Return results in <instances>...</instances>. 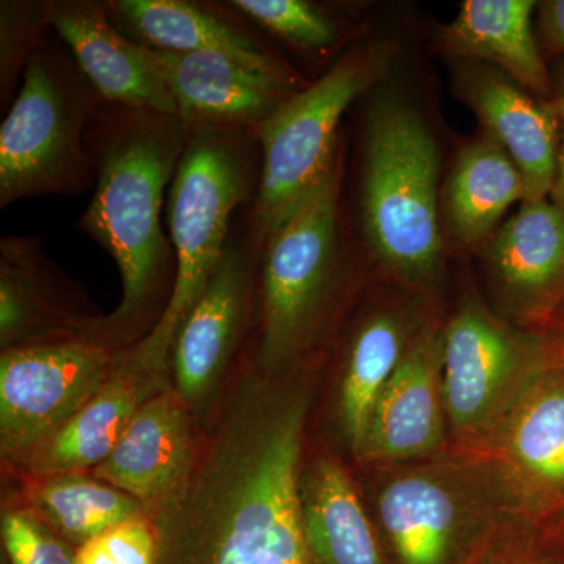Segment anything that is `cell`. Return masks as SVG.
I'll return each mask as SVG.
<instances>
[{"label":"cell","instance_id":"9c48e42d","mask_svg":"<svg viewBox=\"0 0 564 564\" xmlns=\"http://www.w3.org/2000/svg\"><path fill=\"white\" fill-rule=\"evenodd\" d=\"M113 355L95 340L6 348L0 359V441L7 455H31L113 373Z\"/></svg>","mask_w":564,"mask_h":564},{"label":"cell","instance_id":"277c9868","mask_svg":"<svg viewBox=\"0 0 564 564\" xmlns=\"http://www.w3.org/2000/svg\"><path fill=\"white\" fill-rule=\"evenodd\" d=\"M393 54L389 41L352 44L321 79L295 93L256 132L261 177L242 229L259 251L333 172L344 152L339 128L345 111L383 84Z\"/></svg>","mask_w":564,"mask_h":564},{"label":"cell","instance_id":"1f68e13d","mask_svg":"<svg viewBox=\"0 0 564 564\" xmlns=\"http://www.w3.org/2000/svg\"><path fill=\"white\" fill-rule=\"evenodd\" d=\"M538 333L543 334L551 361L564 364V303Z\"/></svg>","mask_w":564,"mask_h":564},{"label":"cell","instance_id":"d6986e66","mask_svg":"<svg viewBox=\"0 0 564 564\" xmlns=\"http://www.w3.org/2000/svg\"><path fill=\"white\" fill-rule=\"evenodd\" d=\"M533 0H466L436 33V47L456 62L494 66L538 98L554 99L552 68L538 40Z\"/></svg>","mask_w":564,"mask_h":564},{"label":"cell","instance_id":"ffe728a7","mask_svg":"<svg viewBox=\"0 0 564 564\" xmlns=\"http://www.w3.org/2000/svg\"><path fill=\"white\" fill-rule=\"evenodd\" d=\"M192 466V436L180 393L141 403L95 477L133 499L158 502L182 485Z\"/></svg>","mask_w":564,"mask_h":564},{"label":"cell","instance_id":"8992f818","mask_svg":"<svg viewBox=\"0 0 564 564\" xmlns=\"http://www.w3.org/2000/svg\"><path fill=\"white\" fill-rule=\"evenodd\" d=\"M344 152L321 187L259 251L258 359L280 369L310 350L351 261L343 206Z\"/></svg>","mask_w":564,"mask_h":564},{"label":"cell","instance_id":"9a60e30c","mask_svg":"<svg viewBox=\"0 0 564 564\" xmlns=\"http://www.w3.org/2000/svg\"><path fill=\"white\" fill-rule=\"evenodd\" d=\"M111 20L137 43L166 52H215L303 90L306 82L229 7L187 0H109Z\"/></svg>","mask_w":564,"mask_h":564},{"label":"cell","instance_id":"8fae6325","mask_svg":"<svg viewBox=\"0 0 564 564\" xmlns=\"http://www.w3.org/2000/svg\"><path fill=\"white\" fill-rule=\"evenodd\" d=\"M151 51L191 132L256 133L302 91L215 52Z\"/></svg>","mask_w":564,"mask_h":564},{"label":"cell","instance_id":"ba28073f","mask_svg":"<svg viewBox=\"0 0 564 564\" xmlns=\"http://www.w3.org/2000/svg\"><path fill=\"white\" fill-rule=\"evenodd\" d=\"M543 334L494 314L467 296L443 328V399L464 440L497 436L549 366Z\"/></svg>","mask_w":564,"mask_h":564},{"label":"cell","instance_id":"44dd1931","mask_svg":"<svg viewBox=\"0 0 564 564\" xmlns=\"http://www.w3.org/2000/svg\"><path fill=\"white\" fill-rule=\"evenodd\" d=\"M524 202V180L513 159L481 129L456 152L443 182L441 221L447 250L480 252L510 207Z\"/></svg>","mask_w":564,"mask_h":564},{"label":"cell","instance_id":"4fadbf2b","mask_svg":"<svg viewBox=\"0 0 564 564\" xmlns=\"http://www.w3.org/2000/svg\"><path fill=\"white\" fill-rule=\"evenodd\" d=\"M51 25L102 102L177 117L151 47L121 32L106 2L54 0Z\"/></svg>","mask_w":564,"mask_h":564},{"label":"cell","instance_id":"7402d4cb","mask_svg":"<svg viewBox=\"0 0 564 564\" xmlns=\"http://www.w3.org/2000/svg\"><path fill=\"white\" fill-rule=\"evenodd\" d=\"M432 321L417 300H386L359 318L345 351L340 386V422L345 437L359 456L370 419L404 352Z\"/></svg>","mask_w":564,"mask_h":564},{"label":"cell","instance_id":"d4e9b609","mask_svg":"<svg viewBox=\"0 0 564 564\" xmlns=\"http://www.w3.org/2000/svg\"><path fill=\"white\" fill-rule=\"evenodd\" d=\"M36 503L65 536L84 544L111 527L140 518L143 503L76 474L54 475L36 489Z\"/></svg>","mask_w":564,"mask_h":564},{"label":"cell","instance_id":"30bf717a","mask_svg":"<svg viewBox=\"0 0 564 564\" xmlns=\"http://www.w3.org/2000/svg\"><path fill=\"white\" fill-rule=\"evenodd\" d=\"M516 325L540 332L564 303V210L551 199L524 202L478 252Z\"/></svg>","mask_w":564,"mask_h":564},{"label":"cell","instance_id":"7c38bea8","mask_svg":"<svg viewBox=\"0 0 564 564\" xmlns=\"http://www.w3.org/2000/svg\"><path fill=\"white\" fill-rule=\"evenodd\" d=\"M454 87L484 131L513 159L524 180L525 202L549 199L560 150L554 99L538 98L502 70L477 62H456Z\"/></svg>","mask_w":564,"mask_h":564},{"label":"cell","instance_id":"7a4b0ae2","mask_svg":"<svg viewBox=\"0 0 564 564\" xmlns=\"http://www.w3.org/2000/svg\"><path fill=\"white\" fill-rule=\"evenodd\" d=\"M362 121L356 228L369 258L402 288L433 292L443 280L441 151L408 96L378 85Z\"/></svg>","mask_w":564,"mask_h":564},{"label":"cell","instance_id":"4316f807","mask_svg":"<svg viewBox=\"0 0 564 564\" xmlns=\"http://www.w3.org/2000/svg\"><path fill=\"white\" fill-rule=\"evenodd\" d=\"M52 2L3 0L0 3V99L2 109L36 47L50 36Z\"/></svg>","mask_w":564,"mask_h":564},{"label":"cell","instance_id":"3957f363","mask_svg":"<svg viewBox=\"0 0 564 564\" xmlns=\"http://www.w3.org/2000/svg\"><path fill=\"white\" fill-rule=\"evenodd\" d=\"M259 177L261 147L254 132H192L166 206L176 256L172 300L161 322L129 356L144 372L161 373L169 366L182 323L228 248L234 215L254 199Z\"/></svg>","mask_w":564,"mask_h":564},{"label":"cell","instance_id":"ac0fdd59","mask_svg":"<svg viewBox=\"0 0 564 564\" xmlns=\"http://www.w3.org/2000/svg\"><path fill=\"white\" fill-rule=\"evenodd\" d=\"M443 328L430 322L404 352L375 404L362 458L403 462L432 454L444 441Z\"/></svg>","mask_w":564,"mask_h":564},{"label":"cell","instance_id":"5bb4252c","mask_svg":"<svg viewBox=\"0 0 564 564\" xmlns=\"http://www.w3.org/2000/svg\"><path fill=\"white\" fill-rule=\"evenodd\" d=\"M258 263L259 250L243 229L234 232L174 343V377L184 402L202 399L239 344L250 315Z\"/></svg>","mask_w":564,"mask_h":564},{"label":"cell","instance_id":"6da1fadb","mask_svg":"<svg viewBox=\"0 0 564 564\" xmlns=\"http://www.w3.org/2000/svg\"><path fill=\"white\" fill-rule=\"evenodd\" d=\"M191 135L176 115L102 102L93 117L96 180L79 229L120 270L122 300L109 325L124 328L148 315L158 325L169 307L162 292L173 295L176 256L162 228L163 199Z\"/></svg>","mask_w":564,"mask_h":564},{"label":"cell","instance_id":"2e32d148","mask_svg":"<svg viewBox=\"0 0 564 564\" xmlns=\"http://www.w3.org/2000/svg\"><path fill=\"white\" fill-rule=\"evenodd\" d=\"M377 508L402 564H447L478 513H486L463 478L441 467L393 475L381 486Z\"/></svg>","mask_w":564,"mask_h":564},{"label":"cell","instance_id":"603a6c76","mask_svg":"<svg viewBox=\"0 0 564 564\" xmlns=\"http://www.w3.org/2000/svg\"><path fill=\"white\" fill-rule=\"evenodd\" d=\"M140 373L143 370L131 359L121 372L111 373L68 422L29 455L33 473L54 477L101 466L133 414L148 400L139 388Z\"/></svg>","mask_w":564,"mask_h":564},{"label":"cell","instance_id":"5b68a950","mask_svg":"<svg viewBox=\"0 0 564 564\" xmlns=\"http://www.w3.org/2000/svg\"><path fill=\"white\" fill-rule=\"evenodd\" d=\"M61 40V39H58ZM102 101L61 43L47 36L0 128V207L95 188L88 129Z\"/></svg>","mask_w":564,"mask_h":564},{"label":"cell","instance_id":"484cf974","mask_svg":"<svg viewBox=\"0 0 564 564\" xmlns=\"http://www.w3.org/2000/svg\"><path fill=\"white\" fill-rule=\"evenodd\" d=\"M256 25L302 54H332L347 39L343 21L310 0H232L226 3Z\"/></svg>","mask_w":564,"mask_h":564},{"label":"cell","instance_id":"4dcf8cb0","mask_svg":"<svg viewBox=\"0 0 564 564\" xmlns=\"http://www.w3.org/2000/svg\"><path fill=\"white\" fill-rule=\"evenodd\" d=\"M552 80H554V102L560 117V150L554 187L549 199L564 210V58L554 62Z\"/></svg>","mask_w":564,"mask_h":564},{"label":"cell","instance_id":"83f0119b","mask_svg":"<svg viewBox=\"0 0 564 564\" xmlns=\"http://www.w3.org/2000/svg\"><path fill=\"white\" fill-rule=\"evenodd\" d=\"M155 554L154 530L140 516L82 544L76 564H154Z\"/></svg>","mask_w":564,"mask_h":564},{"label":"cell","instance_id":"52a82bcc","mask_svg":"<svg viewBox=\"0 0 564 564\" xmlns=\"http://www.w3.org/2000/svg\"><path fill=\"white\" fill-rule=\"evenodd\" d=\"M304 413L291 397L259 425L223 500L209 564H314L300 494Z\"/></svg>","mask_w":564,"mask_h":564},{"label":"cell","instance_id":"cb8c5ba5","mask_svg":"<svg viewBox=\"0 0 564 564\" xmlns=\"http://www.w3.org/2000/svg\"><path fill=\"white\" fill-rule=\"evenodd\" d=\"M300 494L314 564H383L366 510L339 463L315 462L302 477Z\"/></svg>","mask_w":564,"mask_h":564},{"label":"cell","instance_id":"f546056e","mask_svg":"<svg viewBox=\"0 0 564 564\" xmlns=\"http://www.w3.org/2000/svg\"><path fill=\"white\" fill-rule=\"evenodd\" d=\"M536 33L545 61L564 58V0H544L536 6Z\"/></svg>","mask_w":564,"mask_h":564},{"label":"cell","instance_id":"e0dca14e","mask_svg":"<svg viewBox=\"0 0 564 564\" xmlns=\"http://www.w3.org/2000/svg\"><path fill=\"white\" fill-rule=\"evenodd\" d=\"M497 437L519 507L533 518H564V364L549 361Z\"/></svg>","mask_w":564,"mask_h":564},{"label":"cell","instance_id":"f1b7e54d","mask_svg":"<svg viewBox=\"0 0 564 564\" xmlns=\"http://www.w3.org/2000/svg\"><path fill=\"white\" fill-rule=\"evenodd\" d=\"M2 536L11 564H76V555L24 511L3 518Z\"/></svg>","mask_w":564,"mask_h":564}]
</instances>
